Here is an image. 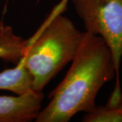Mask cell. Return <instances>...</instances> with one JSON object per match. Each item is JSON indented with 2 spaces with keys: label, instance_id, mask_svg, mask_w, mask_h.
<instances>
[{
  "label": "cell",
  "instance_id": "6da1fadb",
  "mask_svg": "<svg viewBox=\"0 0 122 122\" xmlns=\"http://www.w3.org/2000/svg\"><path fill=\"white\" fill-rule=\"evenodd\" d=\"M116 74L113 58L100 36L84 32L72 65L63 80L50 95L35 122H67L79 112L96 107L98 92Z\"/></svg>",
  "mask_w": 122,
  "mask_h": 122
},
{
  "label": "cell",
  "instance_id": "7a4b0ae2",
  "mask_svg": "<svg viewBox=\"0 0 122 122\" xmlns=\"http://www.w3.org/2000/svg\"><path fill=\"white\" fill-rule=\"evenodd\" d=\"M68 0H62L37 31L26 41L20 61L30 73L33 89L42 90L73 59L83 37L73 22L62 13Z\"/></svg>",
  "mask_w": 122,
  "mask_h": 122
},
{
  "label": "cell",
  "instance_id": "3957f363",
  "mask_svg": "<svg viewBox=\"0 0 122 122\" xmlns=\"http://www.w3.org/2000/svg\"><path fill=\"white\" fill-rule=\"evenodd\" d=\"M86 32L100 36L113 58L116 79L122 59V0H72Z\"/></svg>",
  "mask_w": 122,
  "mask_h": 122
},
{
  "label": "cell",
  "instance_id": "277c9868",
  "mask_svg": "<svg viewBox=\"0 0 122 122\" xmlns=\"http://www.w3.org/2000/svg\"><path fill=\"white\" fill-rule=\"evenodd\" d=\"M44 99L42 92L0 96V122H28L35 119Z\"/></svg>",
  "mask_w": 122,
  "mask_h": 122
},
{
  "label": "cell",
  "instance_id": "5b68a950",
  "mask_svg": "<svg viewBox=\"0 0 122 122\" xmlns=\"http://www.w3.org/2000/svg\"><path fill=\"white\" fill-rule=\"evenodd\" d=\"M0 90L20 95L34 91L30 73L20 61L14 68L0 72Z\"/></svg>",
  "mask_w": 122,
  "mask_h": 122
},
{
  "label": "cell",
  "instance_id": "8992f818",
  "mask_svg": "<svg viewBox=\"0 0 122 122\" xmlns=\"http://www.w3.org/2000/svg\"><path fill=\"white\" fill-rule=\"evenodd\" d=\"M26 41L16 35L13 29L0 20V59L17 64L25 52Z\"/></svg>",
  "mask_w": 122,
  "mask_h": 122
},
{
  "label": "cell",
  "instance_id": "52a82bcc",
  "mask_svg": "<svg viewBox=\"0 0 122 122\" xmlns=\"http://www.w3.org/2000/svg\"><path fill=\"white\" fill-rule=\"evenodd\" d=\"M83 122H122V105L108 108L105 106L95 107L86 113Z\"/></svg>",
  "mask_w": 122,
  "mask_h": 122
},
{
  "label": "cell",
  "instance_id": "ba28073f",
  "mask_svg": "<svg viewBox=\"0 0 122 122\" xmlns=\"http://www.w3.org/2000/svg\"><path fill=\"white\" fill-rule=\"evenodd\" d=\"M122 105V91L119 79H116L115 87L107 100L105 107L111 108Z\"/></svg>",
  "mask_w": 122,
  "mask_h": 122
}]
</instances>
